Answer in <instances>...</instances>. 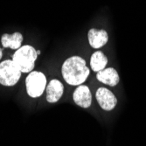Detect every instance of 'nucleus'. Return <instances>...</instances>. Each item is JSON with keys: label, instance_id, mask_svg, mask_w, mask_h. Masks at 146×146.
<instances>
[{"label": "nucleus", "instance_id": "f257e3e1", "mask_svg": "<svg viewBox=\"0 0 146 146\" xmlns=\"http://www.w3.org/2000/svg\"><path fill=\"white\" fill-rule=\"evenodd\" d=\"M64 80L72 86L82 85L88 79L90 70L86 61L80 56H72L65 60L61 68Z\"/></svg>", "mask_w": 146, "mask_h": 146}, {"label": "nucleus", "instance_id": "f03ea898", "mask_svg": "<svg viewBox=\"0 0 146 146\" xmlns=\"http://www.w3.org/2000/svg\"><path fill=\"white\" fill-rule=\"evenodd\" d=\"M38 54L32 46L25 45L19 48L12 56V60L22 73H31L34 67Z\"/></svg>", "mask_w": 146, "mask_h": 146}, {"label": "nucleus", "instance_id": "7ed1b4c3", "mask_svg": "<svg viewBox=\"0 0 146 146\" xmlns=\"http://www.w3.org/2000/svg\"><path fill=\"white\" fill-rule=\"evenodd\" d=\"M26 92L30 97L38 98L43 95L46 88V77L38 71H32L25 79Z\"/></svg>", "mask_w": 146, "mask_h": 146}, {"label": "nucleus", "instance_id": "20e7f679", "mask_svg": "<svg viewBox=\"0 0 146 146\" xmlns=\"http://www.w3.org/2000/svg\"><path fill=\"white\" fill-rule=\"evenodd\" d=\"M22 72L12 60H6L0 63V84L6 87L18 83Z\"/></svg>", "mask_w": 146, "mask_h": 146}, {"label": "nucleus", "instance_id": "39448f33", "mask_svg": "<svg viewBox=\"0 0 146 146\" xmlns=\"http://www.w3.org/2000/svg\"><path fill=\"white\" fill-rule=\"evenodd\" d=\"M96 98L100 107L105 111L113 110L117 105L118 100L113 93L106 88H99L96 93Z\"/></svg>", "mask_w": 146, "mask_h": 146}, {"label": "nucleus", "instance_id": "423d86ee", "mask_svg": "<svg viewBox=\"0 0 146 146\" xmlns=\"http://www.w3.org/2000/svg\"><path fill=\"white\" fill-rule=\"evenodd\" d=\"M73 99L75 104L83 109L89 108L92 104V94L89 88L85 85H80L74 92Z\"/></svg>", "mask_w": 146, "mask_h": 146}, {"label": "nucleus", "instance_id": "0eeeda50", "mask_svg": "<svg viewBox=\"0 0 146 146\" xmlns=\"http://www.w3.org/2000/svg\"><path fill=\"white\" fill-rule=\"evenodd\" d=\"M46 101L50 103L57 102L64 93V86L59 80L54 79L48 83L46 88Z\"/></svg>", "mask_w": 146, "mask_h": 146}, {"label": "nucleus", "instance_id": "6e6552de", "mask_svg": "<svg viewBox=\"0 0 146 146\" xmlns=\"http://www.w3.org/2000/svg\"><path fill=\"white\" fill-rule=\"evenodd\" d=\"M88 43L95 49H98L104 45L107 44L109 40V35L105 30H98L92 28L88 31Z\"/></svg>", "mask_w": 146, "mask_h": 146}, {"label": "nucleus", "instance_id": "1a4fd4ad", "mask_svg": "<svg viewBox=\"0 0 146 146\" xmlns=\"http://www.w3.org/2000/svg\"><path fill=\"white\" fill-rule=\"evenodd\" d=\"M96 79L102 83L111 87L116 86L120 82V77L117 71L113 68H105L96 74Z\"/></svg>", "mask_w": 146, "mask_h": 146}, {"label": "nucleus", "instance_id": "9d476101", "mask_svg": "<svg viewBox=\"0 0 146 146\" xmlns=\"http://www.w3.org/2000/svg\"><path fill=\"white\" fill-rule=\"evenodd\" d=\"M23 41V35L20 33H14L12 34L5 33L1 37V43L5 48H11L18 50L21 47Z\"/></svg>", "mask_w": 146, "mask_h": 146}, {"label": "nucleus", "instance_id": "9b49d317", "mask_svg": "<svg viewBox=\"0 0 146 146\" xmlns=\"http://www.w3.org/2000/svg\"><path fill=\"white\" fill-rule=\"evenodd\" d=\"M108 64V58L102 52L97 51L92 54L90 59V67L91 69L98 73L103 69H105V67Z\"/></svg>", "mask_w": 146, "mask_h": 146}, {"label": "nucleus", "instance_id": "f8f14e48", "mask_svg": "<svg viewBox=\"0 0 146 146\" xmlns=\"http://www.w3.org/2000/svg\"><path fill=\"white\" fill-rule=\"evenodd\" d=\"M2 56H3V52H2V49L0 48V60H1Z\"/></svg>", "mask_w": 146, "mask_h": 146}, {"label": "nucleus", "instance_id": "ddd939ff", "mask_svg": "<svg viewBox=\"0 0 146 146\" xmlns=\"http://www.w3.org/2000/svg\"><path fill=\"white\" fill-rule=\"evenodd\" d=\"M37 54H38V55L40 54V51H39V50H37Z\"/></svg>", "mask_w": 146, "mask_h": 146}]
</instances>
